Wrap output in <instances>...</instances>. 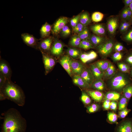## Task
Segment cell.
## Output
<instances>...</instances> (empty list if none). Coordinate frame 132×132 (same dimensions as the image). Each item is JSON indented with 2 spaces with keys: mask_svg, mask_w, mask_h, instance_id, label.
<instances>
[{
  "mask_svg": "<svg viewBox=\"0 0 132 132\" xmlns=\"http://www.w3.org/2000/svg\"><path fill=\"white\" fill-rule=\"evenodd\" d=\"M68 22V19L66 17H62L58 18L52 27L51 32L54 35H57Z\"/></svg>",
  "mask_w": 132,
  "mask_h": 132,
  "instance_id": "cell-8",
  "label": "cell"
},
{
  "mask_svg": "<svg viewBox=\"0 0 132 132\" xmlns=\"http://www.w3.org/2000/svg\"><path fill=\"white\" fill-rule=\"evenodd\" d=\"M115 43L113 38H108L105 42L95 48L101 57L105 59L110 55L113 51Z\"/></svg>",
  "mask_w": 132,
  "mask_h": 132,
  "instance_id": "cell-4",
  "label": "cell"
},
{
  "mask_svg": "<svg viewBox=\"0 0 132 132\" xmlns=\"http://www.w3.org/2000/svg\"><path fill=\"white\" fill-rule=\"evenodd\" d=\"M120 15L111 16L109 17L107 20L106 28L110 37L115 36L119 25Z\"/></svg>",
  "mask_w": 132,
  "mask_h": 132,
  "instance_id": "cell-5",
  "label": "cell"
},
{
  "mask_svg": "<svg viewBox=\"0 0 132 132\" xmlns=\"http://www.w3.org/2000/svg\"><path fill=\"white\" fill-rule=\"evenodd\" d=\"M12 71L8 62L0 58V74L4 76L7 79L11 80Z\"/></svg>",
  "mask_w": 132,
  "mask_h": 132,
  "instance_id": "cell-11",
  "label": "cell"
},
{
  "mask_svg": "<svg viewBox=\"0 0 132 132\" xmlns=\"http://www.w3.org/2000/svg\"><path fill=\"white\" fill-rule=\"evenodd\" d=\"M125 6L129 7L132 2V0H122Z\"/></svg>",
  "mask_w": 132,
  "mask_h": 132,
  "instance_id": "cell-52",
  "label": "cell"
},
{
  "mask_svg": "<svg viewBox=\"0 0 132 132\" xmlns=\"http://www.w3.org/2000/svg\"><path fill=\"white\" fill-rule=\"evenodd\" d=\"M70 64L72 75L80 76L85 67L79 61L72 60L71 59Z\"/></svg>",
  "mask_w": 132,
  "mask_h": 132,
  "instance_id": "cell-12",
  "label": "cell"
},
{
  "mask_svg": "<svg viewBox=\"0 0 132 132\" xmlns=\"http://www.w3.org/2000/svg\"><path fill=\"white\" fill-rule=\"evenodd\" d=\"M117 107V103L113 101L110 102V108L111 110H116Z\"/></svg>",
  "mask_w": 132,
  "mask_h": 132,
  "instance_id": "cell-51",
  "label": "cell"
},
{
  "mask_svg": "<svg viewBox=\"0 0 132 132\" xmlns=\"http://www.w3.org/2000/svg\"><path fill=\"white\" fill-rule=\"evenodd\" d=\"M108 38L105 36H100L92 34L87 40L96 48L105 42Z\"/></svg>",
  "mask_w": 132,
  "mask_h": 132,
  "instance_id": "cell-14",
  "label": "cell"
},
{
  "mask_svg": "<svg viewBox=\"0 0 132 132\" xmlns=\"http://www.w3.org/2000/svg\"><path fill=\"white\" fill-rule=\"evenodd\" d=\"M127 7H128L124 6L121 11L120 15V17L121 21H127Z\"/></svg>",
  "mask_w": 132,
  "mask_h": 132,
  "instance_id": "cell-45",
  "label": "cell"
},
{
  "mask_svg": "<svg viewBox=\"0 0 132 132\" xmlns=\"http://www.w3.org/2000/svg\"><path fill=\"white\" fill-rule=\"evenodd\" d=\"M79 22L86 26L91 23V19L88 12L84 11L80 14Z\"/></svg>",
  "mask_w": 132,
  "mask_h": 132,
  "instance_id": "cell-25",
  "label": "cell"
},
{
  "mask_svg": "<svg viewBox=\"0 0 132 132\" xmlns=\"http://www.w3.org/2000/svg\"><path fill=\"white\" fill-rule=\"evenodd\" d=\"M87 93L94 100L98 102L102 100L104 96L101 91L96 90H89L87 91Z\"/></svg>",
  "mask_w": 132,
  "mask_h": 132,
  "instance_id": "cell-23",
  "label": "cell"
},
{
  "mask_svg": "<svg viewBox=\"0 0 132 132\" xmlns=\"http://www.w3.org/2000/svg\"><path fill=\"white\" fill-rule=\"evenodd\" d=\"M129 74L131 77H132V67L131 68Z\"/></svg>",
  "mask_w": 132,
  "mask_h": 132,
  "instance_id": "cell-55",
  "label": "cell"
},
{
  "mask_svg": "<svg viewBox=\"0 0 132 132\" xmlns=\"http://www.w3.org/2000/svg\"><path fill=\"white\" fill-rule=\"evenodd\" d=\"M97 56V53L92 50L88 53H82L79 58L83 63H85L94 59Z\"/></svg>",
  "mask_w": 132,
  "mask_h": 132,
  "instance_id": "cell-17",
  "label": "cell"
},
{
  "mask_svg": "<svg viewBox=\"0 0 132 132\" xmlns=\"http://www.w3.org/2000/svg\"><path fill=\"white\" fill-rule=\"evenodd\" d=\"M80 14H78L72 18L70 20V25L72 28L75 27L79 22Z\"/></svg>",
  "mask_w": 132,
  "mask_h": 132,
  "instance_id": "cell-42",
  "label": "cell"
},
{
  "mask_svg": "<svg viewBox=\"0 0 132 132\" xmlns=\"http://www.w3.org/2000/svg\"><path fill=\"white\" fill-rule=\"evenodd\" d=\"M129 7L132 13V2L131 4Z\"/></svg>",
  "mask_w": 132,
  "mask_h": 132,
  "instance_id": "cell-54",
  "label": "cell"
},
{
  "mask_svg": "<svg viewBox=\"0 0 132 132\" xmlns=\"http://www.w3.org/2000/svg\"><path fill=\"white\" fill-rule=\"evenodd\" d=\"M110 100L108 99H105L104 101L103 106L105 110H108L110 108Z\"/></svg>",
  "mask_w": 132,
  "mask_h": 132,
  "instance_id": "cell-48",
  "label": "cell"
},
{
  "mask_svg": "<svg viewBox=\"0 0 132 132\" xmlns=\"http://www.w3.org/2000/svg\"><path fill=\"white\" fill-rule=\"evenodd\" d=\"M6 99L3 95L0 92V100L2 101Z\"/></svg>",
  "mask_w": 132,
  "mask_h": 132,
  "instance_id": "cell-53",
  "label": "cell"
},
{
  "mask_svg": "<svg viewBox=\"0 0 132 132\" xmlns=\"http://www.w3.org/2000/svg\"><path fill=\"white\" fill-rule=\"evenodd\" d=\"M78 48L84 49L88 50L91 49H94V47L87 40H81Z\"/></svg>",
  "mask_w": 132,
  "mask_h": 132,
  "instance_id": "cell-34",
  "label": "cell"
},
{
  "mask_svg": "<svg viewBox=\"0 0 132 132\" xmlns=\"http://www.w3.org/2000/svg\"><path fill=\"white\" fill-rule=\"evenodd\" d=\"M104 16V15L102 13L99 12H95L92 14L91 19L93 22H97L101 21Z\"/></svg>",
  "mask_w": 132,
  "mask_h": 132,
  "instance_id": "cell-35",
  "label": "cell"
},
{
  "mask_svg": "<svg viewBox=\"0 0 132 132\" xmlns=\"http://www.w3.org/2000/svg\"><path fill=\"white\" fill-rule=\"evenodd\" d=\"M122 40L128 45L132 44V27L125 33L121 36Z\"/></svg>",
  "mask_w": 132,
  "mask_h": 132,
  "instance_id": "cell-28",
  "label": "cell"
},
{
  "mask_svg": "<svg viewBox=\"0 0 132 132\" xmlns=\"http://www.w3.org/2000/svg\"><path fill=\"white\" fill-rule=\"evenodd\" d=\"M42 59L45 69V75L50 72L56 64V61L54 57L50 54L42 53Z\"/></svg>",
  "mask_w": 132,
  "mask_h": 132,
  "instance_id": "cell-7",
  "label": "cell"
},
{
  "mask_svg": "<svg viewBox=\"0 0 132 132\" xmlns=\"http://www.w3.org/2000/svg\"><path fill=\"white\" fill-rule=\"evenodd\" d=\"M128 51L121 43L120 42L115 43L113 50V51L115 52L124 51L127 52Z\"/></svg>",
  "mask_w": 132,
  "mask_h": 132,
  "instance_id": "cell-36",
  "label": "cell"
},
{
  "mask_svg": "<svg viewBox=\"0 0 132 132\" xmlns=\"http://www.w3.org/2000/svg\"><path fill=\"white\" fill-rule=\"evenodd\" d=\"M129 100L123 95L121 98L119 103V109L121 110L126 108Z\"/></svg>",
  "mask_w": 132,
  "mask_h": 132,
  "instance_id": "cell-37",
  "label": "cell"
},
{
  "mask_svg": "<svg viewBox=\"0 0 132 132\" xmlns=\"http://www.w3.org/2000/svg\"><path fill=\"white\" fill-rule=\"evenodd\" d=\"M117 70L114 65L110 62L108 68L104 73L102 79L107 80L109 79L115 74Z\"/></svg>",
  "mask_w": 132,
  "mask_h": 132,
  "instance_id": "cell-21",
  "label": "cell"
},
{
  "mask_svg": "<svg viewBox=\"0 0 132 132\" xmlns=\"http://www.w3.org/2000/svg\"><path fill=\"white\" fill-rule=\"evenodd\" d=\"M52 27L47 22H46L42 26L40 30L41 39H44L50 36L52 31Z\"/></svg>",
  "mask_w": 132,
  "mask_h": 132,
  "instance_id": "cell-20",
  "label": "cell"
},
{
  "mask_svg": "<svg viewBox=\"0 0 132 132\" xmlns=\"http://www.w3.org/2000/svg\"><path fill=\"white\" fill-rule=\"evenodd\" d=\"M110 62L108 60H101L97 61L94 64L103 73H104L108 68Z\"/></svg>",
  "mask_w": 132,
  "mask_h": 132,
  "instance_id": "cell-26",
  "label": "cell"
},
{
  "mask_svg": "<svg viewBox=\"0 0 132 132\" xmlns=\"http://www.w3.org/2000/svg\"><path fill=\"white\" fill-rule=\"evenodd\" d=\"M90 86L93 89L101 91L105 89L106 84L102 79H95Z\"/></svg>",
  "mask_w": 132,
  "mask_h": 132,
  "instance_id": "cell-22",
  "label": "cell"
},
{
  "mask_svg": "<svg viewBox=\"0 0 132 132\" xmlns=\"http://www.w3.org/2000/svg\"><path fill=\"white\" fill-rule=\"evenodd\" d=\"M6 80L7 79L4 76L0 74V88L4 84Z\"/></svg>",
  "mask_w": 132,
  "mask_h": 132,
  "instance_id": "cell-49",
  "label": "cell"
},
{
  "mask_svg": "<svg viewBox=\"0 0 132 132\" xmlns=\"http://www.w3.org/2000/svg\"><path fill=\"white\" fill-rule=\"evenodd\" d=\"M4 116L1 132H25L26 121L17 110L10 108L5 112Z\"/></svg>",
  "mask_w": 132,
  "mask_h": 132,
  "instance_id": "cell-1",
  "label": "cell"
},
{
  "mask_svg": "<svg viewBox=\"0 0 132 132\" xmlns=\"http://www.w3.org/2000/svg\"><path fill=\"white\" fill-rule=\"evenodd\" d=\"M81 41V40L78 34H75L71 37L69 42V44L72 47H78Z\"/></svg>",
  "mask_w": 132,
  "mask_h": 132,
  "instance_id": "cell-29",
  "label": "cell"
},
{
  "mask_svg": "<svg viewBox=\"0 0 132 132\" xmlns=\"http://www.w3.org/2000/svg\"><path fill=\"white\" fill-rule=\"evenodd\" d=\"M130 22L131 25H132V18L131 20V21Z\"/></svg>",
  "mask_w": 132,
  "mask_h": 132,
  "instance_id": "cell-56",
  "label": "cell"
},
{
  "mask_svg": "<svg viewBox=\"0 0 132 132\" xmlns=\"http://www.w3.org/2000/svg\"><path fill=\"white\" fill-rule=\"evenodd\" d=\"M54 38L52 36L43 39L39 41L38 50L41 53L50 54V51L53 43Z\"/></svg>",
  "mask_w": 132,
  "mask_h": 132,
  "instance_id": "cell-6",
  "label": "cell"
},
{
  "mask_svg": "<svg viewBox=\"0 0 132 132\" xmlns=\"http://www.w3.org/2000/svg\"><path fill=\"white\" fill-rule=\"evenodd\" d=\"M120 97V94L115 91H109L105 94V99L113 101L118 100Z\"/></svg>",
  "mask_w": 132,
  "mask_h": 132,
  "instance_id": "cell-30",
  "label": "cell"
},
{
  "mask_svg": "<svg viewBox=\"0 0 132 132\" xmlns=\"http://www.w3.org/2000/svg\"><path fill=\"white\" fill-rule=\"evenodd\" d=\"M89 68L95 79H102L104 73L100 70L94 64H90Z\"/></svg>",
  "mask_w": 132,
  "mask_h": 132,
  "instance_id": "cell-24",
  "label": "cell"
},
{
  "mask_svg": "<svg viewBox=\"0 0 132 132\" xmlns=\"http://www.w3.org/2000/svg\"><path fill=\"white\" fill-rule=\"evenodd\" d=\"M89 28L94 34L100 36H105L107 31L106 27L102 23L91 25Z\"/></svg>",
  "mask_w": 132,
  "mask_h": 132,
  "instance_id": "cell-13",
  "label": "cell"
},
{
  "mask_svg": "<svg viewBox=\"0 0 132 132\" xmlns=\"http://www.w3.org/2000/svg\"><path fill=\"white\" fill-rule=\"evenodd\" d=\"M124 54L122 52H115L112 55L111 58L114 62H118L123 59Z\"/></svg>",
  "mask_w": 132,
  "mask_h": 132,
  "instance_id": "cell-38",
  "label": "cell"
},
{
  "mask_svg": "<svg viewBox=\"0 0 132 132\" xmlns=\"http://www.w3.org/2000/svg\"><path fill=\"white\" fill-rule=\"evenodd\" d=\"M64 45L59 40L54 38L51 48L50 55L53 56L58 57L62 53Z\"/></svg>",
  "mask_w": 132,
  "mask_h": 132,
  "instance_id": "cell-10",
  "label": "cell"
},
{
  "mask_svg": "<svg viewBox=\"0 0 132 132\" xmlns=\"http://www.w3.org/2000/svg\"><path fill=\"white\" fill-rule=\"evenodd\" d=\"M21 37L24 43L28 46L38 49L39 40L33 35L28 33L21 34Z\"/></svg>",
  "mask_w": 132,
  "mask_h": 132,
  "instance_id": "cell-9",
  "label": "cell"
},
{
  "mask_svg": "<svg viewBox=\"0 0 132 132\" xmlns=\"http://www.w3.org/2000/svg\"><path fill=\"white\" fill-rule=\"evenodd\" d=\"M87 26L79 22L75 27L72 28V31L74 33L78 34L87 27Z\"/></svg>",
  "mask_w": 132,
  "mask_h": 132,
  "instance_id": "cell-40",
  "label": "cell"
},
{
  "mask_svg": "<svg viewBox=\"0 0 132 132\" xmlns=\"http://www.w3.org/2000/svg\"><path fill=\"white\" fill-rule=\"evenodd\" d=\"M67 52L69 56L74 59L79 58L82 53L79 49L72 47L68 48L67 50Z\"/></svg>",
  "mask_w": 132,
  "mask_h": 132,
  "instance_id": "cell-27",
  "label": "cell"
},
{
  "mask_svg": "<svg viewBox=\"0 0 132 132\" xmlns=\"http://www.w3.org/2000/svg\"><path fill=\"white\" fill-rule=\"evenodd\" d=\"M99 108L98 105L95 104H93L87 107L88 111L89 113H93L96 111L99 110Z\"/></svg>",
  "mask_w": 132,
  "mask_h": 132,
  "instance_id": "cell-46",
  "label": "cell"
},
{
  "mask_svg": "<svg viewBox=\"0 0 132 132\" xmlns=\"http://www.w3.org/2000/svg\"><path fill=\"white\" fill-rule=\"evenodd\" d=\"M108 119L109 121L112 123L115 122L118 119L117 115L113 112H110L107 115Z\"/></svg>",
  "mask_w": 132,
  "mask_h": 132,
  "instance_id": "cell-44",
  "label": "cell"
},
{
  "mask_svg": "<svg viewBox=\"0 0 132 132\" xmlns=\"http://www.w3.org/2000/svg\"><path fill=\"white\" fill-rule=\"evenodd\" d=\"M81 99L82 101L86 104H88L91 102V99L88 95L84 91L82 92Z\"/></svg>",
  "mask_w": 132,
  "mask_h": 132,
  "instance_id": "cell-41",
  "label": "cell"
},
{
  "mask_svg": "<svg viewBox=\"0 0 132 132\" xmlns=\"http://www.w3.org/2000/svg\"><path fill=\"white\" fill-rule=\"evenodd\" d=\"M71 58L68 55L63 56L59 60V62L69 75L72 76V74L70 64Z\"/></svg>",
  "mask_w": 132,
  "mask_h": 132,
  "instance_id": "cell-16",
  "label": "cell"
},
{
  "mask_svg": "<svg viewBox=\"0 0 132 132\" xmlns=\"http://www.w3.org/2000/svg\"><path fill=\"white\" fill-rule=\"evenodd\" d=\"M117 132H132V120L128 119L123 121L117 128Z\"/></svg>",
  "mask_w": 132,
  "mask_h": 132,
  "instance_id": "cell-15",
  "label": "cell"
},
{
  "mask_svg": "<svg viewBox=\"0 0 132 132\" xmlns=\"http://www.w3.org/2000/svg\"><path fill=\"white\" fill-rule=\"evenodd\" d=\"M131 110L126 108L121 110L119 112V115L120 117L123 118H125L131 111Z\"/></svg>",
  "mask_w": 132,
  "mask_h": 132,
  "instance_id": "cell-47",
  "label": "cell"
},
{
  "mask_svg": "<svg viewBox=\"0 0 132 132\" xmlns=\"http://www.w3.org/2000/svg\"><path fill=\"white\" fill-rule=\"evenodd\" d=\"M123 95L129 100L132 96V84L128 85L123 89Z\"/></svg>",
  "mask_w": 132,
  "mask_h": 132,
  "instance_id": "cell-33",
  "label": "cell"
},
{
  "mask_svg": "<svg viewBox=\"0 0 132 132\" xmlns=\"http://www.w3.org/2000/svg\"><path fill=\"white\" fill-rule=\"evenodd\" d=\"M127 20L128 22H130L132 18V13L129 7H127Z\"/></svg>",
  "mask_w": 132,
  "mask_h": 132,
  "instance_id": "cell-50",
  "label": "cell"
},
{
  "mask_svg": "<svg viewBox=\"0 0 132 132\" xmlns=\"http://www.w3.org/2000/svg\"><path fill=\"white\" fill-rule=\"evenodd\" d=\"M80 76L90 85L95 79L89 67H85Z\"/></svg>",
  "mask_w": 132,
  "mask_h": 132,
  "instance_id": "cell-19",
  "label": "cell"
},
{
  "mask_svg": "<svg viewBox=\"0 0 132 132\" xmlns=\"http://www.w3.org/2000/svg\"><path fill=\"white\" fill-rule=\"evenodd\" d=\"M123 62L132 67V49L128 50L126 53L124 57Z\"/></svg>",
  "mask_w": 132,
  "mask_h": 132,
  "instance_id": "cell-32",
  "label": "cell"
},
{
  "mask_svg": "<svg viewBox=\"0 0 132 132\" xmlns=\"http://www.w3.org/2000/svg\"><path fill=\"white\" fill-rule=\"evenodd\" d=\"M131 78L129 74L119 70L112 77L106 80V82L109 87L113 91H122L126 86L132 84Z\"/></svg>",
  "mask_w": 132,
  "mask_h": 132,
  "instance_id": "cell-3",
  "label": "cell"
},
{
  "mask_svg": "<svg viewBox=\"0 0 132 132\" xmlns=\"http://www.w3.org/2000/svg\"><path fill=\"white\" fill-rule=\"evenodd\" d=\"M0 92L3 95L6 99L13 102L18 106L23 107L24 105L25 96L23 90L11 80H6L4 84L0 88Z\"/></svg>",
  "mask_w": 132,
  "mask_h": 132,
  "instance_id": "cell-2",
  "label": "cell"
},
{
  "mask_svg": "<svg viewBox=\"0 0 132 132\" xmlns=\"http://www.w3.org/2000/svg\"><path fill=\"white\" fill-rule=\"evenodd\" d=\"M78 35L81 40H87L91 35L89 29L87 27Z\"/></svg>",
  "mask_w": 132,
  "mask_h": 132,
  "instance_id": "cell-39",
  "label": "cell"
},
{
  "mask_svg": "<svg viewBox=\"0 0 132 132\" xmlns=\"http://www.w3.org/2000/svg\"><path fill=\"white\" fill-rule=\"evenodd\" d=\"M62 35L64 37H67L71 33V31L68 26L65 25L60 31Z\"/></svg>",
  "mask_w": 132,
  "mask_h": 132,
  "instance_id": "cell-43",
  "label": "cell"
},
{
  "mask_svg": "<svg viewBox=\"0 0 132 132\" xmlns=\"http://www.w3.org/2000/svg\"><path fill=\"white\" fill-rule=\"evenodd\" d=\"M117 66L119 70L125 73L129 74L131 67L124 62H119L117 63Z\"/></svg>",
  "mask_w": 132,
  "mask_h": 132,
  "instance_id": "cell-31",
  "label": "cell"
},
{
  "mask_svg": "<svg viewBox=\"0 0 132 132\" xmlns=\"http://www.w3.org/2000/svg\"><path fill=\"white\" fill-rule=\"evenodd\" d=\"M72 81L74 84L81 88L88 89L91 87L90 85L80 76H73Z\"/></svg>",
  "mask_w": 132,
  "mask_h": 132,
  "instance_id": "cell-18",
  "label": "cell"
}]
</instances>
